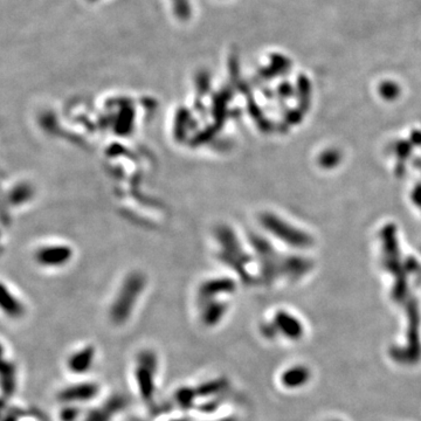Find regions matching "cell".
Listing matches in <instances>:
<instances>
[{
    "label": "cell",
    "mask_w": 421,
    "mask_h": 421,
    "mask_svg": "<svg viewBox=\"0 0 421 421\" xmlns=\"http://www.w3.org/2000/svg\"><path fill=\"white\" fill-rule=\"evenodd\" d=\"M193 389L198 399V405H199L201 402L209 401V400L219 399L220 395L226 392L228 389V381L224 377L210 378L209 380L195 385Z\"/></svg>",
    "instance_id": "obj_6"
},
{
    "label": "cell",
    "mask_w": 421,
    "mask_h": 421,
    "mask_svg": "<svg viewBox=\"0 0 421 421\" xmlns=\"http://www.w3.org/2000/svg\"><path fill=\"white\" fill-rule=\"evenodd\" d=\"M83 406L61 405L58 413L59 421H82L84 416Z\"/></svg>",
    "instance_id": "obj_8"
},
{
    "label": "cell",
    "mask_w": 421,
    "mask_h": 421,
    "mask_svg": "<svg viewBox=\"0 0 421 421\" xmlns=\"http://www.w3.org/2000/svg\"><path fill=\"white\" fill-rule=\"evenodd\" d=\"M101 385L98 381L79 380L76 383L66 385L56 392L55 398L60 405H79L90 404L101 395Z\"/></svg>",
    "instance_id": "obj_2"
},
{
    "label": "cell",
    "mask_w": 421,
    "mask_h": 421,
    "mask_svg": "<svg viewBox=\"0 0 421 421\" xmlns=\"http://www.w3.org/2000/svg\"><path fill=\"white\" fill-rule=\"evenodd\" d=\"M97 348L94 344H84L75 349L66 359V369L70 374L83 377L92 372L97 359Z\"/></svg>",
    "instance_id": "obj_4"
},
{
    "label": "cell",
    "mask_w": 421,
    "mask_h": 421,
    "mask_svg": "<svg viewBox=\"0 0 421 421\" xmlns=\"http://www.w3.org/2000/svg\"><path fill=\"white\" fill-rule=\"evenodd\" d=\"M129 400L122 393L110 396L101 404L84 412L82 421H115L128 407Z\"/></svg>",
    "instance_id": "obj_3"
},
{
    "label": "cell",
    "mask_w": 421,
    "mask_h": 421,
    "mask_svg": "<svg viewBox=\"0 0 421 421\" xmlns=\"http://www.w3.org/2000/svg\"><path fill=\"white\" fill-rule=\"evenodd\" d=\"M0 377H1V400L2 405L6 400H10L16 395L18 390V366L10 358L2 356L1 370H0Z\"/></svg>",
    "instance_id": "obj_5"
},
{
    "label": "cell",
    "mask_w": 421,
    "mask_h": 421,
    "mask_svg": "<svg viewBox=\"0 0 421 421\" xmlns=\"http://www.w3.org/2000/svg\"><path fill=\"white\" fill-rule=\"evenodd\" d=\"M171 421H192V419H189V418H177V419L171 420Z\"/></svg>",
    "instance_id": "obj_11"
},
{
    "label": "cell",
    "mask_w": 421,
    "mask_h": 421,
    "mask_svg": "<svg viewBox=\"0 0 421 421\" xmlns=\"http://www.w3.org/2000/svg\"><path fill=\"white\" fill-rule=\"evenodd\" d=\"M19 411H8L7 413L4 414L1 421H20L19 419Z\"/></svg>",
    "instance_id": "obj_10"
},
{
    "label": "cell",
    "mask_w": 421,
    "mask_h": 421,
    "mask_svg": "<svg viewBox=\"0 0 421 421\" xmlns=\"http://www.w3.org/2000/svg\"><path fill=\"white\" fill-rule=\"evenodd\" d=\"M310 378V372L304 366H294L285 370L281 377L282 384L289 389H296V387L303 386Z\"/></svg>",
    "instance_id": "obj_7"
},
{
    "label": "cell",
    "mask_w": 421,
    "mask_h": 421,
    "mask_svg": "<svg viewBox=\"0 0 421 421\" xmlns=\"http://www.w3.org/2000/svg\"><path fill=\"white\" fill-rule=\"evenodd\" d=\"M159 359L151 349H144L136 357L134 369V383L143 404L152 406L157 393Z\"/></svg>",
    "instance_id": "obj_1"
},
{
    "label": "cell",
    "mask_w": 421,
    "mask_h": 421,
    "mask_svg": "<svg viewBox=\"0 0 421 421\" xmlns=\"http://www.w3.org/2000/svg\"><path fill=\"white\" fill-rule=\"evenodd\" d=\"M278 326L282 330V332L289 338H299L301 332H302L300 324L291 317L284 315H280L278 317Z\"/></svg>",
    "instance_id": "obj_9"
}]
</instances>
